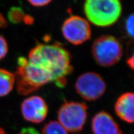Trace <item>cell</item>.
<instances>
[{"mask_svg":"<svg viewBox=\"0 0 134 134\" xmlns=\"http://www.w3.org/2000/svg\"><path fill=\"white\" fill-rule=\"evenodd\" d=\"M15 82L14 74L0 69V97L7 95L13 88Z\"/></svg>","mask_w":134,"mask_h":134,"instance_id":"cell-10","label":"cell"},{"mask_svg":"<svg viewBox=\"0 0 134 134\" xmlns=\"http://www.w3.org/2000/svg\"><path fill=\"white\" fill-rule=\"evenodd\" d=\"M27 1L33 6L41 7L48 5L52 0H27Z\"/></svg>","mask_w":134,"mask_h":134,"instance_id":"cell-15","label":"cell"},{"mask_svg":"<svg viewBox=\"0 0 134 134\" xmlns=\"http://www.w3.org/2000/svg\"><path fill=\"white\" fill-rule=\"evenodd\" d=\"M120 0H86L84 11L90 21L99 27L114 24L122 13Z\"/></svg>","mask_w":134,"mask_h":134,"instance_id":"cell-2","label":"cell"},{"mask_svg":"<svg viewBox=\"0 0 134 134\" xmlns=\"http://www.w3.org/2000/svg\"><path fill=\"white\" fill-rule=\"evenodd\" d=\"M75 87L79 95L87 100L98 99L106 90V84L103 79L94 72H87L80 75Z\"/></svg>","mask_w":134,"mask_h":134,"instance_id":"cell-5","label":"cell"},{"mask_svg":"<svg viewBox=\"0 0 134 134\" xmlns=\"http://www.w3.org/2000/svg\"><path fill=\"white\" fill-rule=\"evenodd\" d=\"M92 54L99 65L111 66L117 63L122 58L123 48L116 37L104 35L98 37L93 42Z\"/></svg>","mask_w":134,"mask_h":134,"instance_id":"cell-3","label":"cell"},{"mask_svg":"<svg viewBox=\"0 0 134 134\" xmlns=\"http://www.w3.org/2000/svg\"><path fill=\"white\" fill-rule=\"evenodd\" d=\"M133 15H130L125 22V30L127 34L130 37H133Z\"/></svg>","mask_w":134,"mask_h":134,"instance_id":"cell-13","label":"cell"},{"mask_svg":"<svg viewBox=\"0 0 134 134\" xmlns=\"http://www.w3.org/2000/svg\"><path fill=\"white\" fill-rule=\"evenodd\" d=\"M62 31L64 38L73 45H80L91 38V28L86 20L78 16L67 19Z\"/></svg>","mask_w":134,"mask_h":134,"instance_id":"cell-6","label":"cell"},{"mask_svg":"<svg viewBox=\"0 0 134 134\" xmlns=\"http://www.w3.org/2000/svg\"><path fill=\"white\" fill-rule=\"evenodd\" d=\"M127 64L129 65L130 68H131L132 69H133L134 66V57L132 55L131 57L129 58L127 60Z\"/></svg>","mask_w":134,"mask_h":134,"instance_id":"cell-17","label":"cell"},{"mask_svg":"<svg viewBox=\"0 0 134 134\" xmlns=\"http://www.w3.org/2000/svg\"><path fill=\"white\" fill-rule=\"evenodd\" d=\"M8 52L7 43L4 37L0 35V60L4 58Z\"/></svg>","mask_w":134,"mask_h":134,"instance_id":"cell-14","label":"cell"},{"mask_svg":"<svg viewBox=\"0 0 134 134\" xmlns=\"http://www.w3.org/2000/svg\"><path fill=\"white\" fill-rule=\"evenodd\" d=\"M0 134H6L5 131L1 128H0Z\"/></svg>","mask_w":134,"mask_h":134,"instance_id":"cell-18","label":"cell"},{"mask_svg":"<svg viewBox=\"0 0 134 134\" xmlns=\"http://www.w3.org/2000/svg\"><path fill=\"white\" fill-rule=\"evenodd\" d=\"M23 11L18 8H14L8 13V19L12 23L19 22L23 17Z\"/></svg>","mask_w":134,"mask_h":134,"instance_id":"cell-12","label":"cell"},{"mask_svg":"<svg viewBox=\"0 0 134 134\" xmlns=\"http://www.w3.org/2000/svg\"><path fill=\"white\" fill-rule=\"evenodd\" d=\"M42 134H68L66 130L57 121H50L44 127Z\"/></svg>","mask_w":134,"mask_h":134,"instance_id":"cell-11","label":"cell"},{"mask_svg":"<svg viewBox=\"0 0 134 134\" xmlns=\"http://www.w3.org/2000/svg\"><path fill=\"white\" fill-rule=\"evenodd\" d=\"M7 26V22L1 14H0V28Z\"/></svg>","mask_w":134,"mask_h":134,"instance_id":"cell-16","label":"cell"},{"mask_svg":"<svg viewBox=\"0 0 134 134\" xmlns=\"http://www.w3.org/2000/svg\"><path fill=\"white\" fill-rule=\"evenodd\" d=\"M87 117V106L80 102H66L58 113L59 123L67 131L78 132L85 125Z\"/></svg>","mask_w":134,"mask_h":134,"instance_id":"cell-4","label":"cell"},{"mask_svg":"<svg viewBox=\"0 0 134 134\" xmlns=\"http://www.w3.org/2000/svg\"><path fill=\"white\" fill-rule=\"evenodd\" d=\"M72 70L71 57L65 48L58 44H39L27 58H18L14 74L17 90L19 94L27 95L51 82L64 87Z\"/></svg>","mask_w":134,"mask_h":134,"instance_id":"cell-1","label":"cell"},{"mask_svg":"<svg viewBox=\"0 0 134 134\" xmlns=\"http://www.w3.org/2000/svg\"><path fill=\"white\" fill-rule=\"evenodd\" d=\"M92 129L94 134H122L112 117L104 111L98 113L93 117Z\"/></svg>","mask_w":134,"mask_h":134,"instance_id":"cell-8","label":"cell"},{"mask_svg":"<svg viewBox=\"0 0 134 134\" xmlns=\"http://www.w3.org/2000/svg\"><path fill=\"white\" fill-rule=\"evenodd\" d=\"M134 96L132 92H127L117 99L115 105L116 114L120 118L128 123L133 122Z\"/></svg>","mask_w":134,"mask_h":134,"instance_id":"cell-9","label":"cell"},{"mask_svg":"<svg viewBox=\"0 0 134 134\" xmlns=\"http://www.w3.org/2000/svg\"><path fill=\"white\" fill-rule=\"evenodd\" d=\"M25 120L33 123H40L47 116L48 107L45 100L40 96H34L25 99L21 106Z\"/></svg>","mask_w":134,"mask_h":134,"instance_id":"cell-7","label":"cell"},{"mask_svg":"<svg viewBox=\"0 0 134 134\" xmlns=\"http://www.w3.org/2000/svg\"><path fill=\"white\" fill-rule=\"evenodd\" d=\"M20 134H25V133H20Z\"/></svg>","mask_w":134,"mask_h":134,"instance_id":"cell-19","label":"cell"}]
</instances>
